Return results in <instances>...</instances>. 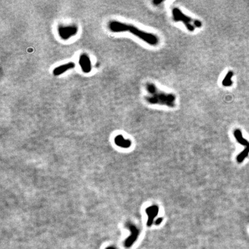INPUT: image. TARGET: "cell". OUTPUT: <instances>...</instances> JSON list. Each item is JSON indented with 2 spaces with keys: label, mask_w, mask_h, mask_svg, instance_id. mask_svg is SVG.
I'll list each match as a JSON object with an SVG mask.
<instances>
[{
  "label": "cell",
  "mask_w": 249,
  "mask_h": 249,
  "mask_svg": "<svg viewBox=\"0 0 249 249\" xmlns=\"http://www.w3.org/2000/svg\"><path fill=\"white\" fill-rule=\"evenodd\" d=\"M110 30L114 32H129L145 43L151 46H156L159 44V38L153 34L141 30L137 27L118 21H111L109 24Z\"/></svg>",
  "instance_id": "1"
},
{
  "label": "cell",
  "mask_w": 249,
  "mask_h": 249,
  "mask_svg": "<svg viewBox=\"0 0 249 249\" xmlns=\"http://www.w3.org/2000/svg\"><path fill=\"white\" fill-rule=\"evenodd\" d=\"M146 89L149 95L145 97V100L149 104L163 105L171 108L175 107L176 96L174 94L159 91L153 83H147Z\"/></svg>",
  "instance_id": "2"
},
{
  "label": "cell",
  "mask_w": 249,
  "mask_h": 249,
  "mask_svg": "<svg viewBox=\"0 0 249 249\" xmlns=\"http://www.w3.org/2000/svg\"><path fill=\"white\" fill-rule=\"evenodd\" d=\"M172 13L174 20L176 22H182L186 28L190 32L194 31L196 28H201L202 26L201 21L189 17L178 8L172 9Z\"/></svg>",
  "instance_id": "3"
},
{
  "label": "cell",
  "mask_w": 249,
  "mask_h": 249,
  "mask_svg": "<svg viewBox=\"0 0 249 249\" xmlns=\"http://www.w3.org/2000/svg\"><path fill=\"white\" fill-rule=\"evenodd\" d=\"M58 31L61 39L68 40L77 34L78 27L75 25L60 26L58 28Z\"/></svg>",
  "instance_id": "4"
},
{
  "label": "cell",
  "mask_w": 249,
  "mask_h": 249,
  "mask_svg": "<svg viewBox=\"0 0 249 249\" xmlns=\"http://www.w3.org/2000/svg\"><path fill=\"white\" fill-rule=\"evenodd\" d=\"M127 227L131 230V235L127 238L125 242V246L127 247H130L135 242V240H137L139 234V231L135 225L131 223H129L127 224Z\"/></svg>",
  "instance_id": "5"
},
{
  "label": "cell",
  "mask_w": 249,
  "mask_h": 249,
  "mask_svg": "<svg viewBox=\"0 0 249 249\" xmlns=\"http://www.w3.org/2000/svg\"><path fill=\"white\" fill-rule=\"evenodd\" d=\"M79 64L85 73H88L92 70L91 62L89 56L86 54H82L79 58Z\"/></svg>",
  "instance_id": "6"
},
{
  "label": "cell",
  "mask_w": 249,
  "mask_h": 249,
  "mask_svg": "<svg viewBox=\"0 0 249 249\" xmlns=\"http://www.w3.org/2000/svg\"><path fill=\"white\" fill-rule=\"evenodd\" d=\"M145 212L148 216L147 226L148 227H150L152 224L154 219L158 214L159 208L156 205L150 206L146 209Z\"/></svg>",
  "instance_id": "7"
},
{
  "label": "cell",
  "mask_w": 249,
  "mask_h": 249,
  "mask_svg": "<svg viewBox=\"0 0 249 249\" xmlns=\"http://www.w3.org/2000/svg\"><path fill=\"white\" fill-rule=\"evenodd\" d=\"M75 64L74 62H70L68 63H66L65 64H63L61 66H59L57 68H56L54 70H53V74L54 76H59L61 74L64 73L66 72L68 70L72 69L73 68H74L75 67Z\"/></svg>",
  "instance_id": "8"
},
{
  "label": "cell",
  "mask_w": 249,
  "mask_h": 249,
  "mask_svg": "<svg viewBox=\"0 0 249 249\" xmlns=\"http://www.w3.org/2000/svg\"><path fill=\"white\" fill-rule=\"evenodd\" d=\"M115 143L118 146L125 148H129L131 145V141L130 140H125L121 135H117L115 138Z\"/></svg>",
  "instance_id": "9"
},
{
  "label": "cell",
  "mask_w": 249,
  "mask_h": 249,
  "mask_svg": "<svg viewBox=\"0 0 249 249\" xmlns=\"http://www.w3.org/2000/svg\"><path fill=\"white\" fill-rule=\"evenodd\" d=\"M234 76V73L232 71L228 72L227 73L224 77L222 81V85L224 87H231L232 85V78Z\"/></svg>",
  "instance_id": "10"
},
{
  "label": "cell",
  "mask_w": 249,
  "mask_h": 249,
  "mask_svg": "<svg viewBox=\"0 0 249 249\" xmlns=\"http://www.w3.org/2000/svg\"><path fill=\"white\" fill-rule=\"evenodd\" d=\"M162 221H163V218H157V220L155 221V224L156 225H159V224H160L162 223Z\"/></svg>",
  "instance_id": "11"
},
{
  "label": "cell",
  "mask_w": 249,
  "mask_h": 249,
  "mask_svg": "<svg viewBox=\"0 0 249 249\" xmlns=\"http://www.w3.org/2000/svg\"><path fill=\"white\" fill-rule=\"evenodd\" d=\"M153 4L155 5H158L159 4L162 3V1H153Z\"/></svg>",
  "instance_id": "12"
},
{
  "label": "cell",
  "mask_w": 249,
  "mask_h": 249,
  "mask_svg": "<svg viewBox=\"0 0 249 249\" xmlns=\"http://www.w3.org/2000/svg\"><path fill=\"white\" fill-rule=\"evenodd\" d=\"M115 249V248H114V247H108V248H107V249Z\"/></svg>",
  "instance_id": "13"
}]
</instances>
